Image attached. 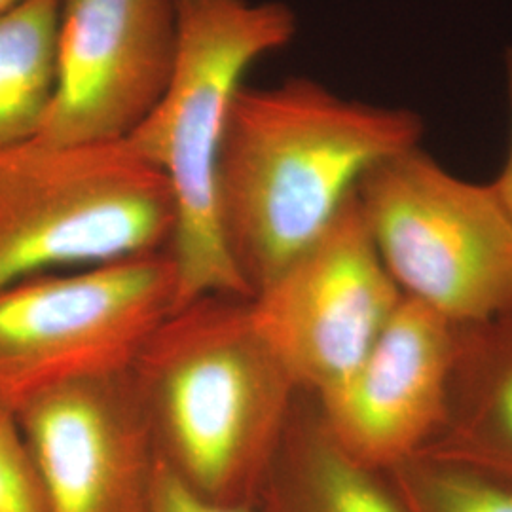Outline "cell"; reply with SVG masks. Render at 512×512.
<instances>
[{
  "mask_svg": "<svg viewBox=\"0 0 512 512\" xmlns=\"http://www.w3.org/2000/svg\"><path fill=\"white\" fill-rule=\"evenodd\" d=\"M418 112L342 97L311 78L241 84L219 162L222 232L251 296L319 238L376 165L420 147Z\"/></svg>",
  "mask_w": 512,
  "mask_h": 512,
  "instance_id": "obj_1",
  "label": "cell"
},
{
  "mask_svg": "<svg viewBox=\"0 0 512 512\" xmlns=\"http://www.w3.org/2000/svg\"><path fill=\"white\" fill-rule=\"evenodd\" d=\"M129 376L165 465L211 501L253 505L302 391L258 334L249 298L175 308Z\"/></svg>",
  "mask_w": 512,
  "mask_h": 512,
  "instance_id": "obj_2",
  "label": "cell"
},
{
  "mask_svg": "<svg viewBox=\"0 0 512 512\" xmlns=\"http://www.w3.org/2000/svg\"><path fill=\"white\" fill-rule=\"evenodd\" d=\"M179 52L156 109L128 141L167 181L177 308L207 294L251 293L228 251L219 209L226 116L243 76L293 40L298 21L277 0H177Z\"/></svg>",
  "mask_w": 512,
  "mask_h": 512,
  "instance_id": "obj_3",
  "label": "cell"
},
{
  "mask_svg": "<svg viewBox=\"0 0 512 512\" xmlns=\"http://www.w3.org/2000/svg\"><path fill=\"white\" fill-rule=\"evenodd\" d=\"M171 232L167 181L128 141L0 148V289L167 251Z\"/></svg>",
  "mask_w": 512,
  "mask_h": 512,
  "instance_id": "obj_4",
  "label": "cell"
},
{
  "mask_svg": "<svg viewBox=\"0 0 512 512\" xmlns=\"http://www.w3.org/2000/svg\"><path fill=\"white\" fill-rule=\"evenodd\" d=\"M175 308L167 251L0 289V414L18 420L57 389L126 374Z\"/></svg>",
  "mask_w": 512,
  "mask_h": 512,
  "instance_id": "obj_5",
  "label": "cell"
},
{
  "mask_svg": "<svg viewBox=\"0 0 512 512\" xmlns=\"http://www.w3.org/2000/svg\"><path fill=\"white\" fill-rule=\"evenodd\" d=\"M357 203L404 298L456 325L512 311V220L492 184L461 179L420 145L366 173Z\"/></svg>",
  "mask_w": 512,
  "mask_h": 512,
  "instance_id": "obj_6",
  "label": "cell"
},
{
  "mask_svg": "<svg viewBox=\"0 0 512 512\" xmlns=\"http://www.w3.org/2000/svg\"><path fill=\"white\" fill-rule=\"evenodd\" d=\"M403 300L355 192L329 228L249 298V310L294 385L321 397L365 359Z\"/></svg>",
  "mask_w": 512,
  "mask_h": 512,
  "instance_id": "obj_7",
  "label": "cell"
},
{
  "mask_svg": "<svg viewBox=\"0 0 512 512\" xmlns=\"http://www.w3.org/2000/svg\"><path fill=\"white\" fill-rule=\"evenodd\" d=\"M177 52V0H61L54 99L38 139L126 141L164 97Z\"/></svg>",
  "mask_w": 512,
  "mask_h": 512,
  "instance_id": "obj_8",
  "label": "cell"
},
{
  "mask_svg": "<svg viewBox=\"0 0 512 512\" xmlns=\"http://www.w3.org/2000/svg\"><path fill=\"white\" fill-rule=\"evenodd\" d=\"M458 325L404 298L365 359L313 397L330 437L355 461L391 471L439 435Z\"/></svg>",
  "mask_w": 512,
  "mask_h": 512,
  "instance_id": "obj_9",
  "label": "cell"
},
{
  "mask_svg": "<svg viewBox=\"0 0 512 512\" xmlns=\"http://www.w3.org/2000/svg\"><path fill=\"white\" fill-rule=\"evenodd\" d=\"M18 421L50 512H150L160 454L129 372L57 389Z\"/></svg>",
  "mask_w": 512,
  "mask_h": 512,
  "instance_id": "obj_10",
  "label": "cell"
},
{
  "mask_svg": "<svg viewBox=\"0 0 512 512\" xmlns=\"http://www.w3.org/2000/svg\"><path fill=\"white\" fill-rule=\"evenodd\" d=\"M421 454L512 478V311L458 325L444 421Z\"/></svg>",
  "mask_w": 512,
  "mask_h": 512,
  "instance_id": "obj_11",
  "label": "cell"
},
{
  "mask_svg": "<svg viewBox=\"0 0 512 512\" xmlns=\"http://www.w3.org/2000/svg\"><path fill=\"white\" fill-rule=\"evenodd\" d=\"M255 512H406L387 471L366 467L330 437L300 393L253 503Z\"/></svg>",
  "mask_w": 512,
  "mask_h": 512,
  "instance_id": "obj_12",
  "label": "cell"
},
{
  "mask_svg": "<svg viewBox=\"0 0 512 512\" xmlns=\"http://www.w3.org/2000/svg\"><path fill=\"white\" fill-rule=\"evenodd\" d=\"M61 0H23L0 14V148L37 137L57 78Z\"/></svg>",
  "mask_w": 512,
  "mask_h": 512,
  "instance_id": "obj_13",
  "label": "cell"
},
{
  "mask_svg": "<svg viewBox=\"0 0 512 512\" xmlns=\"http://www.w3.org/2000/svg\"><path fill=\"white\" fill-rule=\"evenodd\" d=\"M406 512H512V478L420 454L387 471Z\"/></svg>",
  "mask_w": 512,
  "mask_h": 512,
  "instance_id": "obj_14",
  "label": "cell"
},
{
  "mask_svg": "<svg viewBox=\"0 0 512 512\" xmlns=\"http://www.w3.org/2000/svg\"><path fill=\"white\" fill-rule=\"evenodd\" d=\"M0 512H50L31 446L16 418L0 414Z\"/></svg>",
  "mask_w": 512,
  "mask_h": 512,
  "instance_id": "obj_15",
  "label": "cell"
},
{
  "mask_svg": "<svg viewBox=\"0 0 512 512\" xmlns=\"http://www.w3.org/2000/svg\"><path fill=\"white\" fill-rule=\"evenodd\" d=\"M150 512H255V509L253 505H224L203 497L160 459L152 488Z\"/></svg>",
  "mask_w": 512,
  "mask_h": 512,
  "instance_id": "obj_16",
  "label": "cell"
},
{
  "mask_svg": "<svg viewBox=\"0 0 512 512\" xmlns=\"http://www.w3.org/2000/svg\"><path fill=\"white\" fill-rule=\"evenodd\" d=\"M505 76H507V97H509V110H511V139H509V152L507 160L501 167L499 175L492 181L495 196L505 209V213L512 220V46L505 57Z\"/></svg>",
  "mask_w": 512,
  "mask_h": 512,
  "instance_id": "obj_17",
  "label": "cell"
},
{
  "mask_svg": "<svg viewBox=\"0 0 512 512\" xmlns=\"http://www.w3.org/2000/svg\"><path fill=\"white\" fill-rule=\"evenodd\" d=\"M21 2H23V0H0V14L12 10L14 6H18Z\"/></svg>",
  "mask_w": 512,
  "mask_h": 512,
  "instance_id": "obj_18",
  "label": "cell"
}]
</instances>
